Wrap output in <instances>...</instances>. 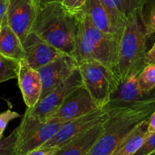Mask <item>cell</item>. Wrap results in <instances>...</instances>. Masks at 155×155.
Segmentation results:
<instances>
[{
  "mask_svg": "<svg viewBox=\"0 0 155 155\" xmlns=\"http://www.w3.org/2000/svg\"><path fill=\"white\" fill-rule=\"evenodd\" d=\"M108 118L101 136L86 155H111L120 142L155 110V89L145 99L120 107H104Z\"/></svg>",
  "mask_w": 155,
  "mask_h": 155,
  "instance_id": "cell-1",
  "label": "cell"
},
{
  "mask_svg": "<svg viewBox=\"0 0 155 155\" xmlns=\"http://www.w3.org/2000/svg\"><path fill=\"white\" fill-rule=\"evenodd\" d=\"M76 16L77 33L71 55L78 64L89 61L99 62L111 70L119 78L117 63L120 39L100 31L82 11L77 12Z\"/></svg>",
  "mask_w": 155,
  "mask_h": 155,
  "instance_id": "cell-2",
  "label": "cell"
},
{
  "mask_svg": "<svg viewBox=\"0 0 155 155\" xmlns=\"http://www.w3.org/2000/svg\"><path fill=\"white\" fill-rule=\"evenodd\" d=\"M77 27L76 13L58 2L38 10L32 31L62 52L71 54Z\"/></svg>",
  "mask_w": 155,
  "mask_h": 155,
  "instance_id": "cell-3",
  "label": "cell"
},
{
  "mask_svg": "<svg viewBox=\"0 0 155 155\" xmlns=\"http://www.w3.org/2000/svg\"><path fill=\"white\" fill-rule=\"evenodd\" d=\"M147 36L142 12L127 18L120 40L117 71L120 83L133 74H139L145 66Z\"/></svg>",
  "mask_w": 155,
  "mask_h": 155,
  "instance_id": "cell-4",
  "label": "cell"
},
{
  "mask_svg": "<svg viewBox=\"0 0 155 155\" xmlns=\"http://www.w3.org/2000/svg\"><path fill=\"white\" fill-rule=\"evenodd\" d=\"M78 70L83 86L97 106L104 108L120 83L118 77L108 68L95 61L79 63Z\"/></svg>",
  "mask_w": 155,
  "mask_h": 155,
  "instance_id": "cell-5",
  "label": "cell"
},
{
  "mask_svg": "<svg viewBox=\"0 0 155 155\" xmlns=\"http://www.w3.org/2000/svg\"><path fill=\"white\" fill-rule=\"evenodd\" d=\"M82 86L83 82L77 68L65 81L41 98L33 108H27L25 112L42 122H45L47 118L61 107L67 97Z\"/></svg>",
  "mask_w": 155,
  "mask_h": 155,
  "instance_id": "cell-6",
  "label": "cell"
},
{
  "mask_svg": "<svg viewBox=\"0 0 155 155\" xmlns=\"http://www.w3.org/2000/svg\"><path fill=\"white\" fill-rule=\"evenodd\" d=\"M107 118L108 110L104 107L94 110L80 117L66 121L62 124L56 134L41 148H61L77 136L97 124L107 120Z\"/></svg>",
  "mask_w": 155,
  "mask_h": 155,
  "instance_id": "cell-7",
  "label": "cell"
},
{
  "mask_svg": "<svg viewBox=\"0 0 155 155\" xmlns=\"http://www.w3.org/2000/svg\"><path fill=\"white\" fill-rule=\"evenodd\" d=\"M77 68L78 62L71 54L62 53L51 62L37 70L42 84L41 98L65 81Z\"/></svg>",
  "mask_w": 155,
  "mask_h": 155,
  "instance_id": "cell-8",
  "label": "cell"
},
{
  "mask_svg": "<svg viewBox=\"0 0 155 155\" xmlns=\"http://www.w3.org/2000/svg\"><path fill=\"white\" fill-rule=\"evenodd\" d=\"M98 109L100 108L93 101L86 88L82 86L70 94L61 107L48 117L45 122L51 120L66 122L80 117Z\"/></svg>",
  "mask_w": 155,
  "mask_h": 155,
  "instance_id": "cell-9",
  "label": "cell"
},
{
  "mask_svg": "<svg viewBox=\"0 0 155 155\" xmlns=\"http://www.w3.org/2000/svg\"><path fill=\"white\" fill-rule=\"evenodd\" d=\"M37 12L32 0H9L7 11L8 24L22 44L33 30Z\"/></svg>",
  "mask_w": 155,
  "mask_h": 155,
  "instance_id": "cell-10",
  "label": "cell"
},
{
  "mask_svg": "<svg viewBox=\"0 0 155 155\" xmlns=\"http://www.w3.org/2000/svg\"><path fill=\"white\" fill-rule=\"evenodd\" d=\"M23 47L25 52L24 60L36 71L64 53L39 37L33 31L27 35L23 42Z\"/></svg>",
  "mask_w": 155,
  "mask_h": 155,
  "instance_id": "cell-11",
  "label": "cell"
},
{
  "mask_svg": "<svg viewBox=\"0 0 155 155\" xmlns=\"http://www.w3.org/2000/svg\"><path fill=\"white\" fill-rule=\"evenodd\" d=\"M18 86L27 108H33L41 98L42 84L38 71L32 68L25 60L19 61Z\"/></svg>",
  "mask_w": 155,
  "mask_h": 155,
  "instance_id": "cell-12",
  "label": "cell"
},
{
  "mask_svg": "<svg viewBox=\"0 0 155 155\" xmlns=\"http://www.w3.org/2000/svg\"><path fill=\"white\" fill-rule=\"evenodd\" d=\"M108 12L117 34L121 37L127 18L142 12L145 0H101Z\"/></svg>",
  "mask_w": 155,
  "mask_h": 155,
  "instance_id": "cell-13",
  "label": "cell"
},
{
  "mask_svg": "<svg viewBox=\"0 0 155 155\" xmlns=\"http://www.w3.org/2000/svg\"><path fill=\"white\" fill-rule=\"evenodd\" d=\"M64 123L56 120L46 121L30 130L24 141L16 145V155H26L40 148L56 134Z\"/></svg>",
  "mask_w": 155,
  "mask_h": 155,
  "instance_id": "cell-14",
  "label": "cell"
},
{
  "mask_svg": "<svg viewBox=\"0 0 155 155\" xmlns=\"http://www.w3.org/2000/svg\"><path fill=\"white\" fill-rule=\"evenodd\" d=\"M138 77L139 74H133L120 83L105 107H120L147 98L148 95H144L139 88Z\"/></svg>",
  "mask_w": 155,
  "mask_h": 155,
  "instance_id": "cell-15",
  "label": "cell"
},
{
  "mask_svg": "<svg viewBox=\"0 0 155 155\" xmlns=\"http://www.w3.org/2000/svg\"><path fill=\"white\" fill-rule=\"evenodd\" d=\"M105 121L97 124L73 139L60 148L54 155H86L101 136Z\"/></svg>",
  "mask_w": 155,
  "mask_h": 155,
  "instance_id": "cell-16",
  "label": "cell"
},
{
  "mask_svg": "<svg viewBox=\"0 0 155 155\" xmlns=\"http://www.w3.org/2000/svg\"><path fill=\"white\" fill-rule=\"evenodd\" d=\"M80 11L89 17L92 24L100 31L114 35L120 39L115 32L110 15L101 0H86Z\"/></svg>",
  "mask_w": 155,
  "mask_h": 155,
  "instance_id": "cell-17",
  "label": "cell"
},
{
  "mask_svg": "<svg viewBox=\"0 0 155 155\" xmlns=\"http://www.w3.org/2000/svg\"><path fill=\"white\" fill-rule=\"evenodd\" d=\"M0 54L18 61L25 58L22 42L8 23L0 27Z\"/></svg>",
  "mask_w": 155,
  "mask_h": 155,
  "instance_id": "cell-18",
  "label": "cell"
},
{
  "mask_svg": "<svg viewBox=\"0 0 155 155\" xmlns=\"http://www.w3.org/2000/svg\"><path fill=\"white\" fill-rule=\"evenodd\" d=\"M149 136L147 120L139 124L125 136L111 155H134Z\"/></svg>",
  "mask_w": 155,
  "mask_h": 155,
  "instance_id": "cell-19",
  "label": "cell"
},
{
  "mask_svg": "<svg viewBox=\"0 0 155 155\" xmlns=\"http://www.w3.org/2000/svg\"><path fill=\"white\" fill-rule=\"evenodd\" d=\"M138 82L144 95H149L155 89V63L148 64L139 73Z\"/></svg>",
  "mask_w": 155,
  "mask_h": 155,
  "instance_id": "cell-20",
  "label": "cell"
},
{
  "mask_svg": "<svg viewBox=\"0 0 155 155\" xmlns=\"http://www.w3.org/2000/svg\"><path fill=\"white\" fill-rule=\"evenodd\" d=\"M19 61L0 54V84L17 79Z\"/></svg>",
  "mask_w": 155,
  "mask_h": 155,
  "instance_id": "cell-21",
  "label": "cell"
},
{
  "mask_svg": "<svg viewBox=\"0 0 155 155\" xmlns=\"http://www.w3.org/2000/svg\"><path fill=\"white\" fill-rule=\"evenodd\" d=\"M142 20L148 37L155 33V0H145L142 11Z\"/></svg>",
  "mask_w": 155,
  "mask_h": 155,
  "instance_id": "cell-22",
  "label": "cell"
},
{
  "mask_svg": "<svg viewBox=\"0 0 155 155\" xmlns=\"http://www.w3.org/2000/svg\"><path fill=\"white\" fill-rule=\"evenodd\" d=\"M18 127L7 137L0 140V155H16Z\"/></svg>",
  "mask_w": 155,
  "mask_h": 155,
  "instance_id": "cell-23",
  "label": "cell"
},
{
  "mask_svg": "<svg viewBox=\"0 0 155 155\" xmlns=\"http://www.w3.org/2000/svg\"><path fill=\"white\" fill-rule=\"evenodd\" d=\"M155 152V133L148 136L141 148L134 155H151Z\"/></svg>",
  "mask_w": 155,
  "mask_h": 155,
  "instance_id": "cell-24",
  "label": "cell"
},
{
  "mask_svg": "<svg viewBox=\"0 0 155 155\" xmlns=\"http://www.w3.org/2000/svg\"><path fill=\"white\" fill-rule=\"evenodd\" d=\"M19 117V114L15 111H12L9 109L3 113L0 114V132L4 133V131L5 130L9 122L16 118H18Z\"/></svg>",
  "mask_w": 155,
  "mask_h": 155,
  "instance_id": "cell-25",
  "label": "cell"
},
{
  "mask_svg": "<svg viewBox=\"0 0 155 155\" xmlns=\"http://www.w3.org/2000/svg\"><path fill=\"white\" fill-rule=\"evenodd\" d=\"M86 2V0H62L61 3L68 10L77 13L82 8Z\"/></svg>",
  "mask_w": 155,
  "mask_h": 155,
  "instance_id": "cell-26",
  "label": "cell"
},
{
  "mask_svg": "<svg viewBox=\"0 0 155 155\" xmlns=\"http://www.w3.org/2000/svg\"><path fill=\"white\" fill-rule=\"evenodd\" d=\"M60 149L58 147H51V148H40L34 151H30L26 155H54L57 151Z\"/></svg>",
  "mask_w": 155,
  "mask_h": 155,
  "instance_id": "cell-27",
  "label": "cell"
},
{
  "mask_svg": "<svg viewBox=\"0 0 155 155\" xmlns=\"http://www.w3.org/2000/svg\"><path fill=\"white\" fill-rule=\"evenodd\" d=\"M9 0H0V26L7 21V11Z\"/></svg>",
  "mask_w": 155,
  "mask_h": 155,
  "instance_id": "cell-28",
  "label": "cell"
},
{
  "mask_svg": "<svg viewBox=\"0 0 155 155\" xmlns=\"http://www.w3.org/2000/svg\"><path fill=\"white\" fill-rule=\"evenodd\" d=\"M33 2V4L35 5L36 8H37V10L40 9L41 8L44 7V6L50 4V3L52 2H61L62 0H32Z\"/></svg>",
  "mask_w": 155,
  "mask_h": 155,
  "instance_id": "cell-29",
  "label": "cell"
},
{
  "mask_svg": "<svg viewBox=\"0 0 155 155\" xmlns=\"http://www.w3.org/2000/svg\"><path fill=\"white\" fill-rule=\"evenodd\" d=\"M151 63H155V42L149 51H147L145 56V64Z\"/></svg>",
  "mask_w": 155,
  "mask_h": 155,
  "instance_id": "cell-30",
  "label": "cell"
},
{
  "mask_svg": "<svg viewBox=\"0 0 155 155\" xmlns=\"http://www.w3.org/2000/svg\"><path fill=\"white\" fill-rule=\"evenodd\" d=\"M148 132L149 134L155 133V110L148 120Z\"/></svg>",
  "mask_w": 155,
  "mask_h": 155,
  "instance_id": "cell-31",
  "label": "cell"
},
{
  "mask_svg": "<svg viewBox=\"0 0 155 155\" xmlns=\"http://www.w3.org/2000/svg\"><path fill=\"white\" fill-rule=\"evenodd\" d=\"M3 138V133L2 132H0V140Z\"/></svg>",
  "mask_w": 155,
  "mask_h": 155,
  "instance_id": "cell-32",
  "label": "cell"
},
{
  "mask_svg": "<svg viewBox=\"0 0 155 155\" xmlns=\"http://www.w3.org/2000/svg\"><path fill=\"white\" fill-rule=\"evenodd\" d=\"M154 154V155H155V152H154V154Z\"/></svg>",
  "mask_w": 155,
  "mask_h": 155,
  "instance_id": "cell-33",
  "label": "cell"
},
{
  "mask_svg": "<svg viewBox=\"0 0 155 155\" xmlns=\"http://www.w3.org/2000/svg\"><path fill=\"white\" fill-rule=\"evenodd\" d=\"M0 27H1V26H0Z\"/></svg>",
  "mask_w": 155,
  "mask_h": 155,
  "instance_id": "cell-34",
  "label": "cell"
}]
</instances>
